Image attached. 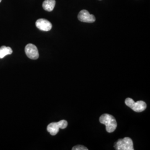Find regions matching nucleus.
<instances>
[{"instance_id": "obj_1", "label": "nucleus", "mask_w": 150, "mask_h": 150, "mask_svg": "<svg viewBox=\"0 0 150 150\" xmlns=\"http://www.w3.org/2000/svg\"><path fill=\"white\" fill-rule=\"evenodd\" d=\"M99 120L100 123L106 125V131L108 133H112L117 128V121L112 115L108 113L103 114Z\"/></svg>"}, {"instance_id": "obj_2", "label": "nucleus", "mask_w": 150, "mask_h": 150, "mask_svg": "<svg viewBox=\"0 0 150 150\" xmlns=\"http://www.w3.org/2000/svg\"><path fill=\"white\" fill-rule=\"evenodd\" d=\"M114 147L117 150H134L133 141L129 137L119 139L115 143Z\"/></svg>"}, {"instance_id": "obj_3", "label": "nucleus", "mask_w": 150, "mask_h": 150, "mask_svg": "<svg viewBox=\"0 0 150 150\" xmlns=\"http://www.w3.org/2000/svg\"><path fill=\"white\" fill-rule=\"evenodd\" d=\"M125 104L130 107L134 112H142L146 108V103L143 101H139L137 102H134L131 98H127L125 100Z\"/></svg>"}, {"instance_id": "obj_4", "label": "nucleus", "mask_w": 150, "mask_h": 150, "mask_svg": "<svg viewBox=\"0 0 150 150\" xmlns=\"http://www.w3.org/2000/svg\"><path fill=\"white\" fill-rule=\"evenodd\" d=\"M67 125V122L66 120H63L59 121L58 122H52L50 123L47 126V130L51 135L54 136L59 132V129H66Z\"/></svg>"}, {"instance_id": "obj_5", "label": "nucleus", "mask_w": 150, "mask_h": 150, "mask_svg": "<svg viewBox=\"0 0 150 150\" xmlns=\"http://www.w3.org/2000/svg\"><path fill=\"white\" fill-rule=\"evenodd\" d=\"M25 53L30 59H37L39 57V53L37 47L32 43H29L25 47Z\"/></svg>"}, {"instance_id": "obj_6", "label": "nucleus", "mask_w": 150, "mask_h": 150, "mask_svg": "<svg viewBox=\"0 0 150 150\" xmlns=\"http://www.w3.org/2000/svg\"><path fill=\"white\" fill-rule=\"evenodd\" d=\"M78 19L81 22L86 23H93L96 21V18L94 15L90 14L88 11L83 10L79 12L78 15Z\"/></svg>"}, {"instance_id": "obj_7", "label": "nucleus", "mask_w": 150, "mask_h": 150, "mask_svg": "<svg viewBox=\"0 0 150 150\" xmlns=\"http://www.w3.org/2000/svg\"><path fill=\"white\" fill-rule=\"evenodd\" d=\"M36 26L39 30L43 31H49L52 27L51 23L44 18L38 20L36 22Z\"/></svg>"}, {"instance_id": "obj_8", "label": "nucleus", "mask_w": 150, "mask_h": 150, "mask_svg": "<svg viewBox=\"0 0 150 150\" xmlns=\"http://www.w3.org/2000/svg\"><path fill=\"white\" fill-rule=\"evenodd\" d=\"M55 0H45L42 4V7L45 10L51 12L53 11L55 6Z\"/></svg>"}, {"instance_id": "obj_9", "label": "nucleus", "mask_w": 150, "mask_h": 150, "mask_svg": "<svg viewBox=\"0 0 150 150\" xmlns=\"http://www.w3.org/2000/svg\"><path fill=\"white\" fill-rule=\"evenodd\" d=\"M12 53V50L10 47L2 46L0 47V59H2L6 55L11 54Z\"/></svg>"}, {"instance_id": "obj_10", "label": "nucleus", "mask_w": 150, "mask_h": 150, "mask_svg": "<svg viewBox=\"0 0 150 150\" xmlns=\"http://www.w3.org/2000/svg\"><path fill=\"white\" fill-rule=\"evenodd\" d=\"M72 150H87L88 149L82 145H77L75 146L72 149Z\"/></svg>"}, {"instance_id": "obj_11", "label": "nucleus", "mask_w": 150, "mask_h": 150, "mask_svg": "<svg viewBox=\"0 0 150 150\" xmlns=\"http://www.w3.org/2000/svg\"><path fill=\"white\" fill-rule=\"evenodd\" d=\"M1 1H2V0H0V2H1Z\"/></svg>"}]
</instances>
